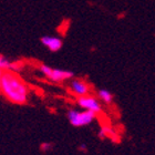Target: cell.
Wrapping results in <instances>:
<instances>
[{
	"label": "cell",
	"mask_w": 155,
	"mask_h": 155,
	"mask_svg": "<svg viewBox=\"0 0 155 155\" xmlns=\"http://www.w3.org/2000/svg\"><path fill=\"white\" fill-rule=\"evenodd\" d=\"M79 150H80V151H82V152H87V144H80V145H79Z\"/></svg>",
	"instance_id": "obj_11"
},
{
	"label": "cell",
	"mask_w": 155,
	"mask_h": 155,
	"mask_svg": "<svg viewBox=\"0 0 155 155\" xmlns=\"http://www.w3.org/2000/svg\"><path fill=\"white\" fill-rule=\"evenodd\" d=\"M97 136L102 140L107 139V137H111V139H113L114 136H116V132L114 131V129L111 127V126L102 125L101 126V129L99 130V132H97Z\"/></svg>",
	"instance_id": "obj_9"
},
{
	"label": "cell",
	"mask_w": 155,
	"mask_h": 155,
	"mask_svg": "<svg viewBox=\"0 0 155 155\" xmlns=\"http://www.w3.org/2000/svg\"><path fill=\"white\" fill-rule=\"evenodd\" d=\"M39 71L41 72L48 80H50L51 82H54V83H62L64 81L72 80L74 78V73L70 70L52 68V67L47 64H40Z\"/></svg>",
	"instance_id": "obj_2"
},
{
	"label": "cell",
	"mask_w": 155,
	"mask_h": 155,
	"mask_svg": "<svg viewBox=\"0 0 155 155\" xmlns=\"http://www.w3.org/2000/svg\"><path fill=\"white\" fill-rule=\"evenodd\" d=\"M69 89L72 92V94H74L78 97H85L90 94V85L81 79H72L69 84Z\"/></svg>",
	"instance_id": "obj_5"
},
{
	"label": "cell",
	"mask_w": 155,
	"mask_h": 155,
	"mask_svg": "<svg viewBox=\"0 0 155 155\" xmlns=\"http://www.w3.org/2000/svg\"><path fill=\"white\" fill-rule=\"evenodd\" d=\"M77 103L82 110L91 111V112L95 113L97 115L102 113V111H103L102 104H101L100 100L97 99V97H94V95H91V94L85 95V97H78Z\"/></svg>",
	"instance_id": "obj_4"
},
{
	"label": "cell",
	"mask_w": 155,
	"mask_h": 155,
	"mask_svg": "<svg viewBox=\"0 0 155 155\" xmlns=\"http://www.w3.org/2000/svg\"><path fill=\"white\" fill-rule=\"evenodd\" d=\"M67 119L69 123L74 127H82L87 126L97 119V114L85 110H77L71 109L67 112Z\"/></svg>",
	"instance_id": "obj_3"
},
{
	"label": "cell",
	"mask_w": 155,
	"mask_h": 155,
	"mask_svg": "<svg viewBox=\"0 0 155 155\" xmlns=\"http://www.w3.org/2000/svg\"><path fill=\"white\" fill-rule=\"evenodd\" d=\"M0 69L3 72H18L19 71V64L16 61L10 60L9 58H7L5 55L0 54Z\"/></svg>",
	"instance_id": "obj_7"
},
{
	"label": "cell",
	"mask_w": 155,
	"mask_h": 155,
	"mask_svg": "<svg viewBox=\"0 0 155 155\" xmlns=\"http://www.w3.org/2000/svg\"><path fill=\"white\" fill-rule=\"evenodd\" d=\"M40 149H41L42 152H50L52 149H53V144L51 142H43L41 143V145H40Z\"/></svg>",
	"instance_id": "obj_10"
},
{
	"label": "cell",
	"mask_w": 155,
	"mask_h": 155,
	"mask_svg": "<svg viewBox=\"0 0 155 155\" xmlns=\"http://www.w3.org/2000/svg\"><path fill=\"white\" fill-rule=\"evenodd\" d=\"M0 93L13 104H26L29 99V87L18 74L3 72L0 82Z\"/></svg>",
	"instance_id": "obj_1"
},
{
	"label": "cell",
	"mask_w": 155,
	"mask_h": 155,
	"mask_svg": "<svg viewBox=\"0 0 155 155\" xmlns=\"http://www.w3.org/2000/svg\"><path fill=\"white\" fill-rule=\"evenodd\" d=\"M42 45L45 47L50 52H58L60 51L63 47V41L62 39L58 37H52V36H43L40 39Z\"/></svg>",
	"instance_id": "obj_6"
},
{
	"label": "cell",
	"mask_w": 155,
	"mask_h": 155,
	"mask_svg": "<svg viewBox=\"0 0 155 155\" xmlns=\"http://www.w3.org/2000/svg\"><path fill=\"white\" fill-rule=\"evenodd\" d=\"M97 97L99 100L102 101L104 104H107V105L112 104V102H113V94L107 89H100L97 91Z\"/></svg>",
	"instance_id": "obj_8"
},
{
	"label": "cell",
	"mask_w": 155,
	"mask_h": 155,
	"mask_svg": "<svg viewBox=\"0 0 155 155\" xmlns=\"http://www.w3.org/2000/svg\"><path fill=\"white\" fill-rule=\"evenodd\" d=\"M2 74H3V71L0 69V82H1V78H2Z\"/></svg>",
	"instance_id": "obj_12"
}]
</instances>
